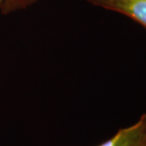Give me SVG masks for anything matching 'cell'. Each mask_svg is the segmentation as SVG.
<instances>
[{
	"instance_id": "obj_1",
	"label": "cell",
	"mask_w": 146,
	"mask_h": 146,
	"mask_svg": "<svg viewBox=\"0 0 146 146\" xmlns=\"http://www.w3.org/2000/svg\"><path fill=\"white\" fill-rule=\"evenodd\" d=\"M91 4L127 16L146 29V0H85Z\"/></svg>"
},
{
	"instance_id": "obj_2",
	"label": "cell",
	"mask_w": 146,
	"mask_h": 146,
	"mask_svg": "<svg viewBox=\"0 0 146 146\" xmlns=\"http://www.w3.org/2000/svg\"><path fill=\"white\" fill-rule=\"evenodd\" d=\"M96 146H146V113L132 125L119 129L107 141Z\"/></svg>"
},
{
	"instance_id": "obj_3",
	"label": "cell",
	"mask_w": 146,
	"mask_h": 146,
	"mask_svg": "<svg viewBox=\"0 0 146 146\" xmlns=\"http://www.w3.org/2000/svg\"><path fill=\"white\" fill-rule=\"evenodd\" d=\"M39 0H0V10L2 14H10L11 12L25 10Z\"/></svg>"
}]
</instances>
